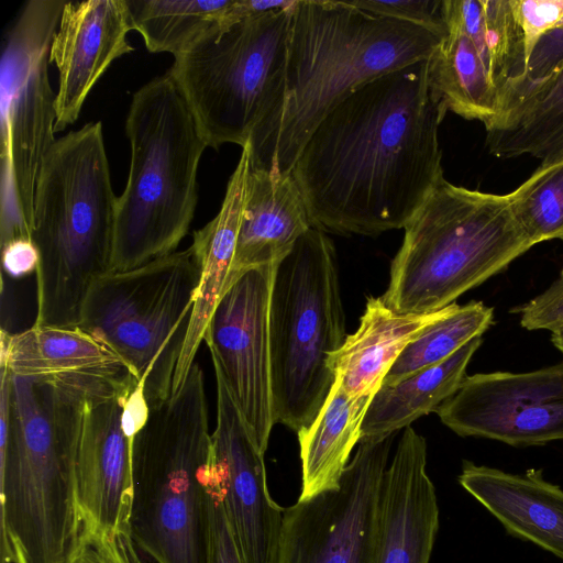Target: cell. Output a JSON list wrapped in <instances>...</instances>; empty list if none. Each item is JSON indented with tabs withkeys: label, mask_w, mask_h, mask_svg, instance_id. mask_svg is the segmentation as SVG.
Listing matches in <instances>:
<instances>
[{
	"label": "cell",
	"mask_w": 563,
	"mask_h": 563,
	"mask_svg": "<svg viewBox=\"0 0 563 563\" xmlns=\"http://www.w3.org/2000/svg\"><path fill=\"white\" fill-rule=\"evenodd\" d=\"M208 553L207 563H243L234 538L212 457L207 473Z\"/></svg>",
	"instance_id": "1f68e13d"
},
{
	"label": "cell",
	"mask_w": 563,
	"mask_h": 563,
	"mask_svg": "<svg viewBox=\"0 0 563 563\" xmlns=\"http://www.w3.org/2000/svg\"><path fill=\"white\" fill-rule=\"evenodd\" d=\"M200 275L190 245L139 267L102 275L84 300L77 327L124 362L150 410L172 394Z\"/></svg>",
	"instance_id": "9c48e42d"
},
{
	"label": "cell",
	"mask_w": 563,
	"mask_h": 563,
	"mask_svg": "<svg viewBox=\"0 0 563 563\" xmlns=\"http://www.w3.org/2000/svg\"><path fill=\"white\" fill-rule=\"evenodd\" d=\"M117 201L101 122L57 139L34 191L31 240L40 254L34 324L78 325L91 285L110 272Z\"/></svg>",
	"instance_id": "277c9868"
},
{
	"label": "cell",
	"mask_w": 563,
	"mask_h": 563,
	"mask_svg": "<svg viewBox=\"0 0 563 563\" xmlns=\"http://www.w3.org/2000/svg\"><path fill=\"white\" fill-rule=\"evenodd\" d=\"M276 266L250 268L231 282L203 335L213 368L264 453L275 424L269 306Z\"/></svg>",
	"instance_id": "5bb4252c"
},
{
	"label": "cell",
	"mask_w": 563,
	"mask_h": 563,
	"mask_svg": "<svg viewBox=\"0 0 563 563\" xmlns=\"http://www.w3.org/2000/svg\"><path fill=\"white\" fill-rule=\"evenodd\" d=\"M148 413L137 382L87 401L74 468L69 563H145L132 529V444Z\"/></svg>",
	"instance_id": "7c38bea8"
},
{
	"label": "cell",
	"mask_w": 563,
	"mask_h": 563,
	"mask_svg": "<svg viewBox=\"0 0 563 563\" xmlns=\"http://www.w3.org/2000/svg\"><path fill=\"white\" fill-rule=\"evenodd\" d=\"M446 34V33H445ZM349 1L297 0L280 98L250 140L251 166L290 175L323 118L362 85L429 58L445 35Z\"/></svg>",
	"instance_id": "7a4b0ae2"
},
{
	"label": "cell",
	"mask_w": 563,
	"mask_h": 563,
	"mask_svg": "<svg viewBox=\"0 0 563 563\" xmlns=\"http://www.w3.org/2000/svg\"><path fill=\"white\" fill-rule=\"evenodd\" d=\"M125 134L130 168L117 201L110 272L132 269L176 251L195 216L197 172L208 147L168 74L133 93Z\"/></svg>",
	"instance_id": "5b68a950"
},
{
	"label": "cell",
	"mask_w": 563,
	"mask_h": 563,
	"mask_svg": "<svg viewBox=\"0 0 563 563\" xmlns=\"http://www.w3.org/2000/svg\"><path fill=\"white\" fill-rule=\"evenodd\" d=\"M394 439L360 441L336 489L284 508L274 563H376Z\"/></svg>",
	"instance_id": "4fadbf2b"
},
{
	"label": "cell",
	"mask_w": 563,
	"mask_h": 563,
	"mask_svg": "<svg viewBox=\"0 0 563 563\" xmlns=\"http://www.w3.org/2000/svg\"><path fill=\"white\" fill-rule=\"evenodd\" d=\"M523 32L527 60L538 40L563 24V0H510Z\"/></svg>",
	"instance_id": "e575fe53"
},
{
	"label": "cell",
	"mask_w": 563,
	"mask_h": 563,
	"mask_svg": "<svg viewBox=\"0 0 563 563\" xmlns=\"http://www.w3.org/2000/svg\"><path fill=\"white\" fill-rule=\"evenodd\" d=\"M231 0H126L133 30L152 53L174 56L216 25Z\"/></svg>",
	"instance_id": "83f0119b"
},
{
	"label": "cell",
	"mask_w": 563,
	"mask_h": 563,
	"mask_svg": "<svg viewBox=\"0 0 563 563\" xmlns=\"http://www.w3.org/2000/svg\"><path fill=\"white\" fill-rule=\"evenodd\" d=\"M448 307L427 313H400L380 297H368L357 330L346 335L330 365L353 397H373L404 349Z\"/></svg>",
	"instance_id": "603a6c76"
},
{
	"label": "cell",
	"mask_w": 563,
	"mask_h": 563,
	"mask_svg": "<svg viewBox=\"0 0 563 563\" xmlns=\"http://www.w3.org/2000/svg\"><path fill=\"white\" fill-rule=\"evenodd\" d=\"M380 298L400 313H427L455 301L532 245L508 194L472 190L444 177L405 225Z\"/></svg>",
	"instance_id": "8992f818"
},
{
	"label": "cell",
	"mask_w": 563,
	"mask_h": 563,
	"mask_svg": "<svg viewBox=\"0 0 563 563\" xmlns=\"http://www.w3.org/2000/svg\"><path fill=\"white\" fill-rule=\"evenodd\" d=\"M65 3L27 1L5 37L0 66L1 247L15 239H31L40 166L56 141V93L48 64Z\"/></svg>",
	"instance_id": "8fae6325"
},
{
	"label": "cell",
	"mask_w": 563,
	"mask_h": 563,
	"mask_svg": "<svg viewBox=\"0 0 563 563\" xmlns=\"http://www.w3.org/2000/svg\"><path fill=\"white\" fill-rule=\"evenodd\" d=\"M435 412L461 437L514 446L563 439V362L526 373L466 376Z\"/></svg>",
	"instance_id": "9a60e30c"
},
{
	"label": "cell",
	"mask_w": 563,
	"mask_h": 563,
	"mask_svg": "<svg viewBox=\"0 0 563 563\" xmlns=\"http://www.w3.org/2000/svg\"><path fill=\"white\" fill-rule=\"evenodd\" d=\"M109 389L11 374L9 428L0 438L1 563H69L85 406Z\"/></svg>",
	"instance_id": "3957f363"
},
{
	"label": "cell",
	"mask_w": 563,
	"mask_h": 563,
	"mask_svg": "<svg viewBox=\"0 0 563 563\" xmlns=\"http://www.w3.org/2000/svg\"><path fill=\"white\" fill-rule=\"evenodd\" d=\"M217 387L211 457L243 563H274L284 508L271 497L264 452L257 445L221 374Z\"/></svg>",
	"instance_id": "2e32d148"
},
{
	"label": "cell",
	"mask_w": 563,
	"mask_h": 563,
	"mask_svg": "<svg viewBox=\"0 0 563 563\" xmlns=\"http://www.w3.org/2000/svg\"><path fill=\"white\" fill-rule=\"evenodd\" d=\"M295 0H231L218 25L230 26L246 19L290 7Z\"/></svg>",
	"instance_id": "74e56055"
},
{
	"label": "cell",
	"mask_w": 563,
	"mask_h": 563,
	"mask_svg": "<svg viewBox=\"0 0 563 563\" xmlns=\"http://www.w3.org/2000/svg\"><path fill=\"white\" fill-rule=\"evenodd\" d=\"M430 91L446 111L485 124L499 112V95L472 40L455 29L446 34L427 59Z\"/></svg>",
	"instance_id": "4316f807"
},
{
	"label": "cell",
	"mask_w": 563,
	"mask_h": 563,
	"mask_svg": "<svg viewBox=\"0 0 563 563\" xmlns=\"http://www.w3.org/2000/svg\"><path fill=\"white\" fill-rule=\"evenodd\" d=\"M427 59L354 90L319 123L291 175L312 228L376 236L405 228L443 178Z\"/></svg>",
	"instance_id": "6da1fadb"
},
{
	"label": "cell",
	"mask_w": 563,
	"mask_h": 563,
	"mask_svg": "<svg viewBox=\"0 0 563 563\" xmlns=\"http://www.w3.org/2000/svg\"><path fill=\"white\" fill-rule=\"evenodd\" d=\"M346 338L335 247L309 229L276 266L269 306L275 423L298 432L335 383L331 357Z\"/></svg>",
	"instance_id": "ba28073f"
},
{
	"label": "cell",
	"mask_w": 563,
	"mask_h": 563,
	"mask_svg": "<svg viewBox=\"0 0 563 563\" xmlns=\"http://www.w3.org/2000/svg\"><path fill=\"white\" fill-rule=\"evenodd\" d=\"M311 228L302 195L292 175L277 178L265 169L251 166L225 288L250 268L280 263Z\"/></svg>",
	"instance_id": "ffe728a7"
},
{
	"label": "cell",
	"mask_w": 563,
	"mask_h": 563,
	"mask_svg": "<svg viewBox=\"0 0 563 563\" xmlns=\"http://www.w3.org/2000/svg\"><path fill=\"white\" fill-rule=\"evenodd\" d=\"M373 397H353L338 379L316 419L298 434L301 488L298 500L336 489L349 457L361 440L362 423Z\"/></svg>",
	"instance_id": "cb8c5ba5"
},
{
	"label": "cell",
	"mask_w": 563,
	"mask_h": 563,
	"mask_svg": "<svg viewBox=\"0 0 563 563\" xmlns=\"http://www.w3.org/2000/svg\"><path fill=\"white\" fill-rule=\"evenodd\" d=\"M251 170L247 143L232 173L217 216L194 233L190 244L200 262L201 275L186 342L176 366L172 393L178 390L195 363L209 320L224 291L234 257Z\"/></svg>",
	"instance_id": "44dd1931"
},
{
	"label": "cell",
	"mask_w": 563,
	"mask_h": 563,
	"mask_svg": "<svg viewBox=\"0 0 563 563\" xmlns=\"http://www.w3.org/2000/svg\"><path fill=\"white\" fill-rule=\"evenodd\" d=\"M485 129L495 156L530 155L542 163L563 156V64L519 93Z\"/></svg>",
	"instance_id": "d4e9b609"
},
{
	"label": "cell",
	"mask_w": 563,
	"mask_h": 563,
	"mask_svg": "<svg viewBox=\"0 0 563 563\" xmlns=\"http://www.w3.org/2000/svg\"><path fill=\"white\" fill-rule=\"evenodd\" d=\"M508 198L532 245L563 240V156L542 163Z\"/></svg>",
	"instance_id": "f546056e"
},
{
	"label": "cell",
	"mask_w": 563,
	"mask_h": 563,
	"mask_svg": "<svg viewBox=\"0 0 563 563\" xmlns=\"http://www.w3.org/2000/svg\"><path fill=\"white\" fill-rule=\"evenodd\" d=\"M210 461L205 376L195 362L132 444L133 536L156 563H207Z\"/></svg>",
	"instance_id": "52a82bcc"
},
{
	"label": "cell",
	"mask_w": 563,
	"mask_h": 563,
	"mask_svg": "<svg viewBox=\"0 0 563 563\" xmlns=\"http://www.w3.org/2000/svg\"><path fill=\"white\" fill-rule=\"evenodd\" d=\"M551 340L554 346L563 353V328L552 332Z\"/></svg>",
	"instance_id": "f35d334b"
},
{
	"label": "cell",
	"mask_w": 563,
	"mask_h": 563,
	"mask_svg": "<svg viewBox=\"0 0 563 563\" xmlns=\"http://www.w3.org/2000/svg\"><path fill=\"white\" fill-rule=\"evenodd\" d=\"M481 344L482 336H477L438 365L397 383L382 384L368 405L360 441L385 438L435 411L459 390Z\"/></svg>",
	"instance_id": "484cf974"
},
{
	"label": "cell",
	"mask_w": 563,
	"mask_h": 563,
	"mask_svg": "<svg viewBox=\"0 0 563 563\" xmlns=\"http://www.w3.org/2000/svg\"><path fill=\"white\" fill-rule=\"evenodd\" d=\"M0 345V362L15 376L110 382L134 377L111 349L78 327L33 324L15 334L1 330Z\"/></svg>",
	"instance_id": "7402d4cb"
},
{
	"label": "cell",
	"mask_w": 563,
	"mask_h": 563,
	"mask_svg": "<svg viewBox=\"0 0 563 563\" xmlns=\"http://www.w3.org/2000/svg\"><path fill=\"white\" fill-rule=\"evenodd\" d=\"M482 4L490 73L501 107L505 97L526 73L525 36L510 0H482Z\"/></svg>",
	"instance_id": "4dcf8cb0"
},
{
	"label": "cell",
	"mask_w": 563,
	"mask_h": 563,
	"mask_svg": "<svg viewBox=\"0 0 563 563\" xmlns=\"http://www.w3.org/2000/svg\"><path fill=\"white\" fill-rule=\"evenodd\" d=\"M490 307L479 301L449 305L446 312L429 324L400 353L383 384H394L449 358L493 323Z\"/></svg>",
	"instance_id": "f1b7e54d"
},
{
	"label": "cell",
	"mask_w": 563,
	"mask_h": 563,
	"mask_svg": "<svg viewBox=\"0 0 563 563\" xmlns=\"http://www.w3.org/2000/svg\"><path fill=\"white\" fill-rule=\"evenodd\" d=\"M349 3L374 15L446 33L440 10L441 0H349Z\"/></svg>",
	"instance_id": "d6a6232c"
},
{
	"label": "cell",
	"mask_w": 563,
	"mask_h": 563,
	"mask_svg": "<svg viewBox=\"0 0 563 563\" xmlns=\"http://www.w3.org/2000/svg\"><path fill=\"white\" fill-rule=\"evenodd\" d=\"M2 266L13 278L24 277L36 272L40 263L38 251L31 239H15L1 247Z\"/></svg>",
	"instance_id": "8d00e7d4"
},
{
	"label": "cell",
	"mask_w": 563,
	"mask_h": 563,
	"mask_svg": "<svg viewBox=\"0 0 563 563\" xmlns=\"http://www.w3.org/2000/svg\"><path fill=\"white\" fill-rule=\"evenodd\" d=\"M459 483L507 532L563 560V489L542 471L511 474L464 461Z\"/></svg>",
	"instance_id": "d6986e66"
},
{
	"label": "cell",
	"mask_w": 563,
	"mask_h": 563,
	"mask_svg": "<svg viewBox=\"0 0 563 563\" xmlns=\"http://www.w3.org/2000/svg\"><path fill=\"white\" fill-rule=\"evenodd\" d=\"M131 30L126 0L66 1L49 51L58 71L55 132L78 119L108 67L134 49L126 40Z\"/></svg>",
	"instance_id": "e0dca14e"
},
{
	"label": "cell",
	"mask_w": 563,
	"mask_h": 563,
	"mask_svg": "<svg viewBox=\"0 0 563 563\" xmlns=\"http://www.w3.org/2000/svg\"><path fill=\"white\" fill-rule=\"evenodd\" d=\"M520 323L528 330L563 328V269L554 283L542 294L518 308Z\"/></svg>",
	"instance_id": "d590c367"
},
{
	"label": "cell",
	"mask_w": 563,
	"mask_h": 563,
	"mask_svg": "<svg viewBox=\"0 0 563 563\" xmlns=\"http://www.w3.org/2000/svg\"><path fill=\"white\" fill-rule=\"evenodd\" d=\"M296 1L230 26L217 23L174 56L167 74L208 147H243L277 104Z\"/></svg>",
	"instance_id": "30bf717a"
},
{
	"label": "cell",
	"mask_w": 563,
	"mask_h": 563,
	"mask_svg": "<svg viewBox=\"0 0 563 563\" xmlns=\"http://www.w3.org/2000/svg\"><path fill=\"white\" fill-rule=\"evenodd\" d=\"M438 530L427 442L407 427L383 479L376 563H429Z\"/></svg>",
	"instance_id": "ac0fdd59"
},
{
	"label": "cell",
	"mask_w": 563,
	"mask_h": 563,
	"mask_svg": "<svg viewBox=\"0 0 563 563\" xmlns=\"http://www.w3.org/2000/svg\"><path fill=\"white\" fill-rule=\"evenodd\" d=\"M562 64L563 24L547 32L538 40L528 58L523 78L505 97L499 112L525 89L548 78Z\"/></svg>",
	"instance_id": "836d02e7"
}]
</instances>
